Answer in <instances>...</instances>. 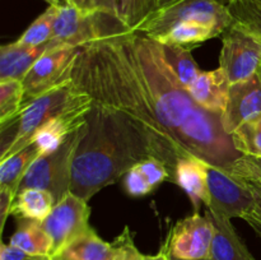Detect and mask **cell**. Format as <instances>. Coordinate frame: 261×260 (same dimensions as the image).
<instances>
[{
  "mask_svg": "<svg viewBox=\"0 0 261 260\" xmlns=\"http://www.w3.org/2000/svg\"><path fill=\"white\" fill-rule=\"evenodd\" d=\"M71 83L93 103L125 115L171 177L181 158L199 157L227 171L242 155L221 116L191 98L162 45L144 33H120L82 46Z\"/></svg>",
  "mask_w": 261,
  "mask_h": 260,
  "instance_id": "obj_1",
  "label": "cell"
},
{
  "mask_svg": "<svg viewBox=\"0 0 261 260\" xmlns=\"http://www.w3.org/2000/svg\"><path fill=\"white\" fill-rule=\"evenodd\" d=\"M144 137L125 115L93 103L71 168V193L89 200L149 157Z\"/></svg>",
  "mask_w": 261,
  "mask_h": 260,
  "instance_id": "obj_2",
  "label": "cell"
},
{
  "mask_svg": "<svg viewBox=\"0 0 261 260\" xmlns=\"http://www.w3.org/2000/svg\"><path fill=\"white\" fill-rule=\"evenodd\" d=\"M93 105L91 97L70 82L23 103L19 115L2 126L0 161L32 144L35 135L46 122L70 110Z\"/></svg>",
  "mask_w": 261,
  "mask_h": 260,
  "instance_id": "obj_3",
  "label": "cell"
},
{
  "mask_svg": "<svg viewBox=\"0 0 261 260\" xmlns=\"http://www.w3.org/2000/svg\"><path fill=\"white\" fill-rule=\"evenodd\" d=\"M87 121V120H86ZM86 132V124L74 132L58 149L41 154L31 165L20 184V189H42L60 201L71 188V168L74 155Z\"/></svg>",
  "mask_w": 261,
  "mask_h": 260,
  "instance_id": "obj_4",
  "label": "cell"
},
{
  "mask_svg": "<svg viewBox=\"0 0 261 260\" xmlns=\"http://www.w3.org/2000/svg\"><path fill=\"white\" fill-rule=\"evenodd\" d=\"M126 32L121 23L105 13L81 10L65 2L56 5L53 40L61 45L82 47L94 41Z\"/></svg>",
  "mask_w": 261,
  "mask_h": 260,
  "instance_id": "obj_5",
  "label": "cell"
},
{
  "mask_svg": "<svg viewBox=\"0 0 261 260\" xmlns=\"http://www.w3.org/2000/svg\"><path fill=\"white\" fill-rule=\"evenodd\" d=\"M181 22H199L223 33L233 23L228 7L219 0H180L158 9L140 32L155 38Z\"/></svg>",
  "mask_w": 261,
  "mask_h": 260,
  "instance_id": "obj_6",
  "label": "cell"
},
{
  "mask_svg": "<svg viewBox=\"0 0 261 260\" xmlns=\"http://www.w3.org/2000/svg\"><path fill=\"white\" fill-rule=\"evenodd\" d=\"M222 37L219 66L229 82L245 81L261 69V37L241 23L233 20Z\"/></svg>",
  "mask_w": 261,
  "mask_h": 260,
  "instance_id": "obj_7",
  "label": "cell"
},
{
  "mask_svg": "<svg viewBox=\"0 0 261 260\" xmlns=\"http://www.w3.org/2000/svg\"><path fill=\"white\" fill-rule=\"evenodd\" d=\"M89 217L91 206L88 200L71 191L55 204L47 218L41 222L53 241L50 256L58 254L70 242L92 228Z\"/></svg>",
  "mask_w": 261,
  "mask_h": 260,
  "instance_id": "obj_8",
  "label": "cell"
},
{
  "mask_svg": "<svg viewBox=\"0 0 261 260\" xmlns=\"http://www.w3.org/2000/svg\"><path fill=\"white\" fill-rule=\"evenodd\" d=\"M81 47L60 46L41 56L23 78L24 102H30L71 81V69Z\"/></svg>",
  "mask_w": 261,
  "mask_h": 260,
  "instance_id": "obj_9",
  "label": "cell"
},
{
  "mask_svg": "<svg viewBox=\"0 0 261 260\" xmlns=\"http://www.w3.org/2000/svg\"><path fill=\"white\" fill-rule=\"evenodd\" d=\"M206 172L211 196L206 209L228 219H244L255 205L247 184L211 163H208Z\"/></svg>",
  "mask_w": 261,
  "mask_h": 260,
  "instance_id": "obj_10",
  "label": "cell"
},
{
  "mask_svg": "<svg viewBox=\"0 0 261 260\" xmlns=\"http://www.w3.org/2000/svg\"><path fill=\"white\" fill-rule=\"evenodd\" d=\"M213 226L208 217L194 212L171 228L162 245L175 260H200L211 255Z\"/></svg>",
  "mask_w": 261,
  "mask_h": 260,
  "instance_id": "obj_11",
  "label": "cell"
},
{
  "mask_svg": "<svg viewBox=\"0 0 261 260\" xmlns=\"http://www.w3.org/2000/svg\"><path fill=\"white\" fill-rule=\"evenodd\" d=\"M261 114V69L250 78L229 86L228 102L221 115L224 132L231 135L242 122Z\"/></svg>",
  "mask_w": 261,
  "mask_h": 260,
  "instance_id": "obj_12",
  "label": "cell"
},
{
  "mask_svg": "<svg viewBox=\"0 0 261 260\" xmlns=\"http://www.w3.org/2000/svg\"><path fill=\"white\" fill-rule=\"evenodd\" d=\"M60 46L66 45H61L55 40L41 46H24L17 41L3 45L0 47V82L12 79L23 81L41 56Z\"/></svg>",
  "mask_w": 261,
  "mask_h": 260,
  "instance_id": "obj_13",
  "label": "cell"
},
{
  "mask_svg": "<svg viewBox=\"0 0 261 260\" xmlns=\"http://www.w3.org/2000/svg\"><path fill=\"white\" fill-rule=\"evenodd\" d=\"M229 86L228 75L219 66L214 70L201 71L188 91L201 109L221 116L228 102Z\"/></svg>",
  "mask_w": 261,
  "mask_h": 260,
  "instance_id": "obj_14",
  "label": "cell"
},
{
  "mask_svg": "<svg viewBox=\"0 0 261 260\" xmlns=\"http://www.w3.org/2000/svg\"><path fill=\"white\" fill-rule=\"evenodd\" d=\"M213 226V240L211 246L212 260H250L251 252L246 244L242 241L236 228L232 224V219L222 217L206 209L204 212Z\"/></svg>",
  "mask_w": 261,
  "mask_h": 260,
  "instance_id": "obj_15",
  "label": "cell"
},
{
  "mask_svg": "<svg viewBox=\"0 0 261 260\" xmlns=\"http://www.w3.org/2000/svg\"><path fill=\"white\" fill-rule=\"evenodd\" d=\"M92 10L112 17L127 32H140L158 10V0H94Z\"/></svg>",
  "mask_w": 261,
  "mask_h": 260,
  "instance_id": "obj_16",
  "label": "cell"
},
{
  "mask_svg": "<svg viewBox=\"0 0 261 260\" xmlns=\"http://www.w3.org/2000/svg\"><path fill=\"white\" fill-rule=\"evenodd\" d=\"M208 162L199 157L181 158L176 165L171 180L177 184L190 198L191 204L199 212L201 204L208 205L211 196L208 189Z\"/></svg>",
  "mask_w": 261,
  "mask_h": 260,
  "instance_id": "obj_17",
  "label": "cell"
},
{
  "mask_svg": "<svg viewBox=\"0 0 261 260\" xmlns=\"http://www.w3.org/2000/svg\"><path fill=\"white\" fill-rule=\"evenodd\" d=\"M42 154L37 143L33 142L18 153L0 161V193L15 199L28 168Z\"/></svg>",
  "mask_w": 261,
  "mask_h": 260,
  "instance_id": "obj_18",
  "label": "cell"
},
{
  "mask_svg": "<svg viewBox=\"0 0 261 260\" xmlns=\"http://www.w3.org/2000/svg\"><path fill=\"white\" fill-rule=\"evenodd\" d=\"M54 195L42 189H22L15 196L10 214L17 219L43 222L55 206Z\"/></svg>",
  "mask_w": 261,
  "mask_h": 260,
  "instance_id": "obj_19",
  "label": "cell"
},
{
  "mask_svg": "<svg viewBox=\"0 0 261 260\" xmlns=\"http://www.w3.org/2000/svg\"><path fill=\"white\" fill-rule=\"evenodd\" d=\"M111 242H106L97 235L93 227L64 247L51 260H111Z\"/></svg>",
  "mask_w": 261,
  "mask_h": 260,
  "instance_id": "obj_20",
  "label": "cell"
},
{
  "mask_svg": "<svg viewBox=\"0 0 261 260\" xmlns=\"http://www.w3.org/2000/svg\"><path fill=\"white\" fill-rule=\"evenodd\" d=\"M218 30L199 22H181L153 40L162 45H178L193 50L195 46L221 36Z\"/></svg>",
  "mask_w": 261,
  "mask_h": 260,
  "instance_id": "obj_21",
  "label": "cell"
},
{
  "mask_svg": "<svg viewBox=\"0 0 261 260\" xmlns=\"http://www.w3.org/2000/svg\"><path fill=\"white\" fill-rule=\"evenodd\" d=\"M18 221L19 223L13 236L10 237L9 244L32 255L50 256L53 241L46 229L43 228L42 223L30 219H18Z\"/></svg>",
  "mask_w": 261,
  "mask_h": 260,
  "instance_id": "obj_22",
  "label": "cell"
},
{
  "mask_svg": "<svg viewBox=\"0 0 261 260\" xmlns=\"http://www.w3.org/2000/svg\"><path fill=\"white\" fill-rule=\"evenodd\" d=\"M162 48L166 60L170 64L178 81L186 87V89L190 88L201 73L193 56V50L178 45H162Z\"/></svg>",
  "mask_w": 261,
  "mask_h": 260,
  "instance_id": "obj_23",
  "label": "cell"
},
{
  "mask_svg": "<svg viewBox=\"0 0 261 260\" xmlns=\"http://www.w3.org/2000/svg\"><path fill=\"white\" fill-rule=\"evenodd\" d=\"M231 138L234 148L242 155L261 158V114L242 122Z\"/></svg>",
  "mask_w": 261,
  "mask_h": 260,
  "instance_id": "obj_24",
  "label": "cell"
},
{
  "mask_svg": "<svg viewBox=\"0 0 261 260\" xmlns=\"http://www.w3.org/2000/svg\"><path fill=\"white\" fill-rule=\"evenodd\" d=\"M24 101V89L22 81L0 82V124H9L19 115Z\"/></svg>",
  "mask_w": 261,
  "mask_h": 260,
  "instance_id": "obj_25",
  "label": "cell"
},
{
  "mask_svg": "<svg viewBox=\"0 0 261 260\" xmlns=\"http://www.w3.org/2000/svg\"><path fill=\"white\" fill-rule=\"evenodd\" d=\"M55 15L56 5H48L47 9L31 23L17 42L24 46H41L53 40Z\"/></svg>",
  "mask_w": 261,
  "mask_h": 260,
  "instance_id": "obj_26",
  "label": "cell"
},
{
  "mask_svg": "<svg viewBox=\"0 0 261 260\" xmlns=\"http://www.w3.org/2000/svg\"><path fill=\"white\" fill-rule=\"evenodd\" d=\"M226 5L233 20L244 24L261 37V5L251 0H229Z\"/></svg>",
  "mask_w": 261,
  "mask_h": 260,
  "instance_id": "obj_27",
  "label": "cell"
},
{
  "mask_svg": "<svg viewBox=\"0 0 261 260\" xmlns=\"http://www.w3.org/2000/svg\"><path fill=\"white\" fill-rule=\"evenodd\" d=\"M111 260H145V255L139 251L134 242V233L129 226H125L121 233L111 242Z\"/></svg>",
  "mask_w": 261,
  "mask_h": 260,
  "instance_id": "obj_28",
  "label": "cell"
},
{
  "mask_svg": "<svg viewBox=\"0 0 261 260\" xmlns=\"http://www.w3.org/2000/svg\"><path fill=\"white\" fill-rule=\"evenodd\" d=\"M226 172L241 180L261 184V158L241 155Z\"/></svg>",
  "mask_w": 261,
  "mask_h": 260,
  "instance_id": "obj_29",
  "label": "cell"
},
{
  "mask_svg": "<svg viewBox=\"0 0 261 260\" xmlns=\"http://www.w3.org/2000/svg\"><path fill=\"white\" fill-rule=\"evenodd\" d=\"M245 183L249 186L250 191L252 193L254 196L255 205L252 208V211L247 214L244 218V221H246L250 224L252 229L256 232L257 236L261 239V184L251 183V181L244 180Z\"/></svg>",
  "mask_w": 261,
  "mask_h": 260,
  "instance_id": "obj_30",
  "label": "cell"
},
{
  "mask_svg": "<svg viewBox=\"0 0 261 260\" xmlns=\"http://www.w3.org/2000/svg\"><path fill=\"white\" fill-rule=\"evenodd\" d=\"M0 260H51V257L41 256V255H32L10 244H2Z\"/></svg>",
  "mask_w": 261,
  "mask_h": 260,
  "instance_id": "obj_31",
  "label": "cell"
},
{
  "mask_svg": "<svg viewBox=\"0 0 261 260\" xmlns=\"http://www.w3.org/2000/svg\"><path fill=\"white\" fill-rule=\"evenodd\" d=\"M68 4L73 5V7L78 8L81 10H87V12H91L92 7H93L94 0H64Z\"/></svg>",
  "mask_w": 261,
  "mask_h": 260,
  "instance_id": "obj_32",
  "label": "cell"
},
{
  "mask_svg": "<svg viewBox=\"0 0 261 260\" xmlns=\"http://www.w3.org/2000/svg\"><path fill=\"white\" fill-rule=\"evenodd\" d=\"M145 260H172L165 247H161L160 251L155 255H145Z\"/></svg>",
  "mask_w": 261,
  "mask_h": 260,
  "instance_id": "obj_33",
  "label": "cell"
},
{
  "mask_svg": "<svg viewBox=\"0 0 261 260\" xmlns=\"http://www.w3.org/2000/svg\"><path fill=\"white\" fill-rule=\"evenodd\" d=\"M177 2H180V0H158V9H161V8H166L168 7V5H172Z\"/></svg>",
  "mask_w": 261,
  "mask_h": 260,
  "instance_id": "obj_34",
  "label": "cell"
},
{
  "mask_svg": "<svg viewBox=\"0 0 261 260\" xmlns=\"http://www.w3.org/2000/svg\"><path fill=\"white\" fill-rule=\"evenodd\" d=\"M43 2L47 3L48 5H59L61 3H64V0H43Z\"/></svg>",
  "mask_w": 261,
  "mask_h": 260,
  "instance_id": "obj_35",
  "label": "cell"
},
{
  "mask_svg": "<svg viewBox=\"0 0 261 260\" xmlns=\"http://www.w3.org/2000/svg\"><path fill=\"white\" fill-rule=\"evenodd\" d=\"M219 2L223 3V4H226V3H227V2H229V0H219ZM251 2H254V3H256V4L261 5V0H251Z\"/></svg>",
  "mask_w": 261,
  "mask_h": 260,
  "instance_id": "obj_36",
  "label": "cell"
},
{
  "mask_svg": "<svg viewBox=\"0 0 261 260\" xmlns=\"http://www.w3.org/2000/svg\"><path fill=\"white\" fill-rule=\"evenodd\" d=\"M172 260H175V259H172ZM200 260H212L211 257H206V259H200Z\"/></svg>",
  "mask_w": 261,
  "mask_h": 260,
  "instance_id": "obj_37",
  "label": "cell"
},
{
  "mask_svg": "<svg viewBox=\"0 0 261 260\" xmlns=\"http://www.w3.org/2000/svg\"><path fill=\"white\" fill-rule=\"evenodd\" d=\"M250 260H256V259H255V257H254V256H252V257H251V259H250Z\"/></svg>",
  "mask_w": 261,
  "mask_h": 260,
  "instance_id": "obj_38",
  "label": "cell"
}]
</instances>
